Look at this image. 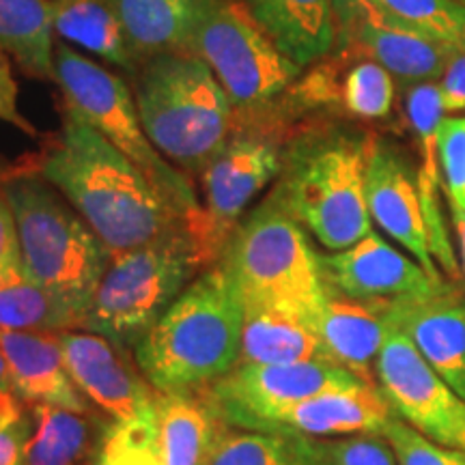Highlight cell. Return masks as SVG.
Listing matches in <instances>:
<instances>
[{
    "label": "cell",
    "instance_id": "1",
    "mask_svg": "<svg viewBox=\"0 0 465 465\" xmlns=\"http://www.w3.org/2000/svg\"><path fill=\"white\" fill-rule=\"evenodd\" d=\"M35 174L61 192L113 257L185 226L147 177L69 104Z\"/></svg>",
    "mask_w": 465,
    "mask_h": 465
},
{
    "label": "cell",
    "instance_id": "2",
    "mask_svg": "<svg viewBox=\"0 0 465 465\" xmlns=\"http://www.w3.org/2000/svg\"><path fill=\"white\" fill-rule=\"evenodd\" d=\"M246 308L220 263L209 265L136 345V362L155 392H196L240 362Z\"/></svg>",
    "mask_w": 465,
    "mask_h": 465
},
{
    "label": "cell",
    "instance_id": "3",
    "mask_svg": "<svg viewBox=\"0 0 465 465\" xmlns=\"http://www.w3.org/2000/svg\"><path fill=\"white\" fill-rule=\"evenodd\" d=\"M369 143L360 134L325 130L304 134L282 153V171L270 199L334 252L371 232L364 192Z\"/></svg>",
    "mask_w": 465,
    "mask_h": 465
},
{
    "label": "cell",
    "instance_id": "4",
    "mask_svg": "<svg viewBox=\"0 0 465 465\" xmlns=\"http://www.w3.org/2000/svg\"><path fill=\"white\" fill-rule=\"evenodd\" d=\"M134 102L149 141L185 173H203L231 136L232 104L194 52L143 61Z\"/></svg>",
    "mask_w": 465,
    "mask_h": 465
},
{
    "label": "cell",
    "instance_id": "5",
    "mask_svg": "<svg viewBox=\"0 0 465 465\" xmlns=\"http://www.w3.org/2000/svg\"><path fill=\"white\" fill-rule=\"evenodd\" d=\"M0 190L15 216L26 276L86 319L113 261L110 250L39 174H14Z\"/></svg>",
    "mask_w": 465,
    "mask_h": 465
},
{
    "label": "cell",
    "instance_id": "6",
    "mask_svg": "<svg viewBox=\"0 0 465 465\" xmlns=\"http://www.w3.org/2000/svg\"><path fill=\"white\" fill-rule=\"evenodd\" d=\"M218 263L246 311L282 312L311 325L328 295L319 254L304 229L272 199L237 224Z\"/></svg>",
    "mask_w": 465,
    "mask_h": 465
},
{
    "label": "cell",
    "instance_id": "7",
    "mask_svg": "<svg viewBox=\"0 0 465 465\" xmlns=\"http://www.w3.org/2000/svg\"><path fill=\"white\" fill-rule=\"evenodd\" d=\"M207 265L188 226L116 254L95 291L83 330L121 347H136Z\"/></svg>",
    "mask_w": 465,
    "mask_h": 465
},
{
    "label": "cell",
    "instance_id": "8",
    "mask_svg": "<svg viewBox=\"0 0 465 465\" xmlns=\"http://www.w3.org/2000/svg\"><path fill=\"white\" fill-rule=\"evenodd\" d=\"M54 83L61 86L65 104L78 110L147 177L174 218L188 226L201 246L205 223L201 201L196 199L188 177L177 171V166H173L149 141L138 116L136 102L124 78L61 44L54 48Z\"/></svg>",
    "mask_w": 465,
    "mask_h": 465
},
{
    "label": "cell",
    "instance_id": "9",
    "mask_svg": "<svg viewBox=\"0 0 465 465\" xmlns=\"http://www.w3.org/2000/svg\"><path fill=\"white\" fill-rule=\"evenodd\" d=\"M190 52L212 69L232 108L254 113L287 95L302 69L274 44L240 0H205Z\"/></svg>",
    "mask_w": 465,
    "mask_h": 465
},
{
    "label": "cell",
    "instance_id": "10",
    "mask_svg": "<svg viewBox=\"0 0 465 465\" xmlns=\"http://www.w3.org/2000/svg\"><path fill=\"white\" fill-rule=\"evenodd\" d=\"M364 383L334 362L240 364L203 388V401L224 427L267 431L282 410L300 401Z\"/></svg>",
    "mask_w": 465,
    "mask_h": 465
},
{
    "label": "cell",
    "instance_id": "11",
    "mask_svg": "<svg viewBox=\"0 0 465 465\" xmlns=\"http://www.w3.org/2000/svg\"><path fill=\"white\" fill-rule=\"evenodd\" d=\"M282 153L274 132L248 130L229 136L223 149L203 168L205 223L201 248L209 265L218 263L254 196L281 177Z\"/></svg>",
    "mask_w": 465,
    "mask_h": 465
},
{
    "label": "cell",
    "instance_id": "12",
    "mask_svg": "<svg viewBox=\"0 0 465 465\" xmlns=\"http://www.w3.org/2000/svg\"><path fill=\"white\" fill-rule=\"evenodd\" d=\"M375 375L394 416L424 438L465 450V401L435 373L410 336L391 323Z\"/></svg>",
    "mask_w": 465,
    "mask_h": 465
},
{
    "label": "cell",
    "instance_id": "13",
    "mask_svg": "<svg viewBox=\"0 0 465 465\" xmlns=\"http://www.w3.org/2000/svg\"><path fill=\"white\" fill-rule=\"evenodd\" d=\"M334 17L336 45L373 58L405 84L438 83L455 50L388 15L371 0H334Z\"/></svg>",
    "mask_w": 465,
    "mask_h": 465
},
{
    "label": "cell",
    "instance_id": "14",
    "mask_svg": "<svg viewBox=\"0 0 465 465\" xmlns=\"http://www.w3.org/2000/svg\"><path fill=\"white\" fill-rule=\"evenodd\" d=\"M325 287L366 304H391L399 300L431 298L449 289L441 276L429 274L377 232L332 254H319Z\"/></svg>",
    "mask_w": 465,
    "mask_h": 465
},
{
    "label": "cell",
    "instance_id": "15",
    "mask_svg": "<svg viewBox=\"0 0 465 465\" xmlns=\"http://www.w3.org/2000/svg\"><path fill=\"white\" fill-rule=\"evenodd\" d=\"M63 362L84 399L114 422L136 424L155 418L158 392L132 373L116 356L113 342L93 332H56Z\"/></svg>",
    "mask_w": 465,
    "mask_h": 465
},
{
    "label": "cell",
    "instance_id": "16",
    "mask_svg": "<svg viewBox=\"0 0 465 465\" xmlns=\"http://www.w3.org/2000/svg\"><path fill=\"white\" fill-rule=\"evenodd\" d=\"M300 108H332L358 121L388 119L394 106V75L373 58L341 48L302 74L287 93Z\"/></svg>",
    "mask_w": 465,
    "mask_h": 465
},
{
    "label": "cell",
    "instance_id": "17",
    "mask_svg": "<svg viewBox=\"0 0 465 465\" xmlns=\"http://www.w3.org/2000/svg\"><path fill=\"white\" fill-rule=\"evenodd\" d=\"M364 192L371 223L403 246L429 274L440 276L429 248L418 171L399 149L383 141H371L364 168Z\"/></svg>",
    "mask_w": 465,
    "mask_h": 465
},
{
    "label": "cell",
    "instance_id": "18",
    "mask_svg": "<svg viewBox=\"0 0 465 465\" xmlns=\"http://www.w3.org/2000/svg\"><path fill=\"white\" fill-rule=\"evenodd\" d=\"M386 322L410 336L431 369L465 401V300L446 289L431 298L383 304Z\"/></svg>",
    "mask_w": 465,
    "mask_h": 465
},
{
    "label": "cell",
    "instance_id": "19",
    "mask_svg": "<svg viewBox=\"0 0 465 465\" xmlns=\"http://www.w3.org/2000/svg\"><path fill=\"white\" fill-rule=\"evenodd\" d=\"M0 351L7 362L11 386L22 401L56 405L86 414L89 405L69 377L56 332H26L0 328Z\"/></svg>",
    "mask_w": 465,
    "mask_h": 465
},
{
    "label": "cell",
    "instance_id": "20",
    "mask_svg": "<svg viewBox=\"0 0 465 465\" xmlns=\"http://www.w3.org/2000/svg\"><path fill=\"white\" fill-rule=\"evenodd\" d=\"M392 410L377 386L325 391L287 407L272 420L267 431H298L311 438L380 433Z\"/></svg>",
    "mask_w": 465,
    "mask_h": 465
},
{
    "label": "cell",
    "instance_id": "21",
    "mask_svg": "<svg viewBox=\"0 0 465 465\" xmlns=\"http://www.w3.org/2000/svg\"><path fill=\"white\" fill-rule=\"evenodd\" d=\"M311 328L322 339L332 362L375 386L373 369L388 334L383 304H366L328 289Z\"/></svg>",
    "mask_w": 465,
    "mask_h": 465
},
{
    "label": "cell",
    "instance_id": "22",
    "mask_svg": "<svg viewBox=\"0 0 465 465\" xmlns=\"http://www.w3.org/2000/svg\"><path fill=\"white\" fill-rule=\"evenodd\" d=\"M274 39V44L302 69L315 65L334 50V0H240Z\"/></svg>",
    "mask_w": 465,
    "mask_h": 465
},
{
    "label": "cell",
    "instance_id": "23",
    "mask_svg": "<svg viewBox=\"0 0 465 465\" xmlns=\"http://www.w3.org/2000/svg\"><path fill=\"white\" fill-rule=\"evenodd\" d=\"M205 0H113L127 42L138 61L190 52Z\"/></svg>",
    "mask_w": 465,
    "mask_h": 465
},
{
    "label": "cell",
    "instance_id": "24",
    "mask_svg": "<svg viewBox=\"0 0 465 465\" xmlns=\"http://www.w3.org/2000/svg\"><path fill=\"white\" fill-rule=\"evenodd\" d=\"M205 465H339L330 441L298 431L224 427Z\"/></svg>",
    "mask_w": 465,
    "mask_h": 465
},
{
    "label": "cell",
    "instance_id": "25",
    "mask_svg": "<svg viewBox=\"0 0 465 465\" xmlns=\"http://www.w3.org/2000/svg\"><path fill=\"white\" fill-rule=\"evenodd\" d=\"M52 26L67 44L89 50L102 61L127 72H138L113 0H50Z\"/></svg>",
    "mask_w": 465,
    "mask_h": 465
},
{
    "label": "cell",
    "instance_id": "26",
    "mask_svg": "<svg viewBox=\"0 0 465 465\" xmlns=\"http://www.w3.org/2000/svg\"><path fill=\"white\" fill-rule=\"evenodd\" d=\"M194 392H158V444L164 465H205L224 424Z\"/></svg>",
    "mask_w": 465,
    "mask_h": 465
},
{
    "label": "cell",
    "instance_id": "27",
    "mask_svg": "<svg viewBox=\"0 0 465 465\" xmlns=\"http://www.w3.org/2000/svg\"><path fill=\"white\" fill-rule=\"evenodd\" d=\"M298 362H332L315 330L282 312L246 311L237 366Z\"/></svg>",
    "mask_w": 465,
    "mask_h": 465
},
{
    "label": "cell",
    "instance_id": "28",
    "mask_svg": "<svg viewBox=\"0 0 465 465\" xmlns=\"http://www.w3.org/2000/svg\"><path fill=\"white\" fill-rule=\"evenodd\" d=\"M50 0H0V50L22 72L54 80Z\"/></svg>",
    "mask_w": 465,
    "mask_h": 465
},
{
    "label": "cell",
    "instance_id": "29",
    "mask_svg": "<svg viewBox=\"0 0 465 465\" xmlns=\"http://www.w3.org/2000/svg\"><path fill=\"white\" fill-rule=\"evenodd\" d=\"M0 328L26 332H69L84 328V317L31 278L0 287Z\"/></svg>",
    "mask_w": 465,
    "mask_h": 465
},
{
    "label": "cell",
    "instance_id": "30",
    "mask_svg": "<svg viewBox=\"0 0 465 465\" xmlns=\"http://www.w3.org/2000/svg\"><path fill=\"white\" fill-rule=\"evenodd\" d=\"M89 444L83 414L39 403L33 410V433L26 441V465H74Z\"/></svg>",
    "mask_w": 465,
    "mask_h": 465
},
{
    "label": "cell",
    "instance_id": "31",
    "mask_svg": "<svg viewBox=\"0 0 465 465\" xmlns=\"http://www.w3.org/2000/svg\"><path fill=\"white\" fill-rule=\"evenodd\" d=\"M405 25L418 28L440 44L459 48L465 44L463 0H371Z\"/></svg>",
    "mask_w": 465,
    "mask_h": 465
},
{
    "label": "cell",
    "instance_id": "32",
    "mask_svg": "<svg viewBox=\"0 0 465 465\" xmlns=\"http://www.w3.org/2000/svg\"><path fill=\"white\" fill-rule=\"evenodd\" d=\"M91 465H164L158 444V411L149 422H114L104 433Z\"/></svg>",
    "mask_w": 465,
    "mask_h": 465
},
{
    "label": "cell",
    "instance_id": "33",
    "mask_svg": "<svg viewBox=\"0 0 465 465\" xmlns=\"http://www.w3.org/2000/svg\"><path fill=\"white\" fill-rule=\"evenodd\" d=\"M381 435L391 444L399 465H465V450L424 438L394 414L381 429Z\"/></svg>",
    "mask_w": 465,
    "mask_h": 465
},
{
    "label": "cell",
    "instance_id": "34",
    "mask_svg": "<svg viewBox=\"0 0 465 465\" xmlns=\"http://www.w3.org/2000/svg\"><path fill=\"white\" fill-rule=\"evenodd\" d=\"M438 164L449 201L465 209V116L441 121L438 130Z\"/></svg>",
    "mask_w": 465,
    "mask_h": 465
},
{
    "label": "cell",
    "instance_id": "35",
    "mask_svg": "<svg viewBox=\"0 0 465 465\" xmlns=\"http://www.w3.org/2000/svg\"><path fill=\"white\" fill-rule=\"evenodd\" d=\"M330 449L339 465H399L391 444L380 433L349 435L330 441Z\"/></svg>",
    "mask_w": 465,
    "mask_h": 465
},
{
    "label": "cell",
    "instance_id": "36",
    "mask_svg": "<svg viewBox=\"0 0 465 465\" xmlns=\"http://www.w3.org/2000/svg\"><path fill=\"white\" fill-rule=\"evenodd\" d=\"M26 278L22 263V246L17 235L15 216L11 212L9 201L0 190V287Z\"/></svg>",
    "mask_w": 465,
    "mask_h": 465
},
{
    "label": "cell",
    "instance_id": "37",
    "mask_svg": "<svg viewBox=\"0 0 465 465\" xmlns=\"http://www.w3.org/2000/svg\"><path fill=\"white\" fill-rule=\"evenodd\" d=\"M0 121L14 125L15 130L28 134V136H37L35 125L22 114L14 67H11V58L3 50H0Z\"/></svg>",
    "mask_w": 465,
    "mask_h": 465
},
{
    "label": "cell",
    "instance_id": "38",
    "mask_svg": "<svg viewBox=\"0 0 465 465\" xmlns=\"http://www.w3.org/2000/svg\"><path fill=\"white\" fill-rule=\"evenodd\" d=\"M438 84L441 97H444L446 113L465 110V44L452 50L449 65H446Z\"/></svg>",
    "mask_w": 465,
    "mask_h": 465
},
{
    "label": "cell",
    "instance_id": "39",
    "mask_svg": "<svg viewBox=\"0 0 465 465\" xmlns=\"http://www.w3.org/2000/svg\"><path fill=\"white\" fill-rule=\"evenodd\" d=\"M33 433V420L25 418L20 424L0 431V465H26L25 449Z\"/></svg>",
    "mask_w": 465,
    "mask_h": 465
},
{
    "label": "cell",
    "instance_id": "40",
    "mask_svg": "<svg viewBox=\"0 0 465 465\" xmlns=\"http://www.w3.org/2000/svg\"><path fill=\"white\" fill-rule=\"evenodd\" d=\"M25 410L20 405V397L15 392L0 391V431L11 429L25 420Z\"/></svg>",
    "mask_w": 465,
    "mask_h": 465
},
{
    "label": "cell",
    "instance_id": "41",
    "mask_svg": "<svg viewBox=\"0 0 465 465\" xmlns=\"http://www.w3.org/2000/svg\"><path fill=\"white\" fill-rule=\"evenodd\" d=\"M449 209H450L452 226H455V232H457L459 248H461V261H463V272H465V209L455 205V203L450 201H449Z\"/></svg>",
    "mask_w": 465,
    "mask_h": 465
},
{
    "label": "cell",
    "instance_id": "42",
    "mask_svg": "<svg viewBox=\"0 0 465 465\" xmlns=\"http://www.w3.org/2000/svg\"><path fill=\"white\" fill-rule=\"evenodd\" d=\"M0 391L14 392V386H11V377H9V369H7V362H5L3 351H0Z\"/></svg>",
    "mask_w": 465,
    "mask_h": 465
},
{
    "label": "cell",
    "instance_id": "43",
    "mask_svg": "<svg viewBox=\"0 0 465 465\" xmlns=\"http://www.w3.org/2000/svg\"><path fill=\"white\" fill-rule=\"evenodd\" d=\"M463 3H465V0H463Z\"/></svg>",
    "mask_w": 465,
    "mask_h": 465
}]
</instances>
